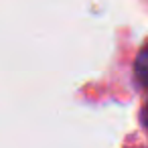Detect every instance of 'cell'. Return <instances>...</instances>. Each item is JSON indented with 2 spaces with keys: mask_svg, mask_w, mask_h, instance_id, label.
Listing matches in <instances>:
<instances>
[{
  "mask_svg": "<svg viewBox=\"0 0 148 148\" xmlns=\"http://www.w3.org/2000/svg\"><path fill=\"white\" fill-rule=\"evenodd\" d=\"M134 73H136L138 83H142V85L148 87V43L140 49V53H138V57H136Z\"/></svg>",
  "mask_w": 148,
  "mask_h": 148,
  "instance_id": "6da1fadb",
  "label": "cell"
},
{
  "mask_svg": "<svg viewBox=\"0 0 148 148\" xmlns=\"http://www.w3.org/2000/svg\"><path fill=\"white\" fill-rule=\"evenodd\" d=\"M144 122H146V126H148V108H146V112H144Z\"/></svg>",
  "mask_w": 148,
  "mask_h": 148,
  "instance_id": "7a4b0ae2",
  "label": "cell"
}]
</instances>
